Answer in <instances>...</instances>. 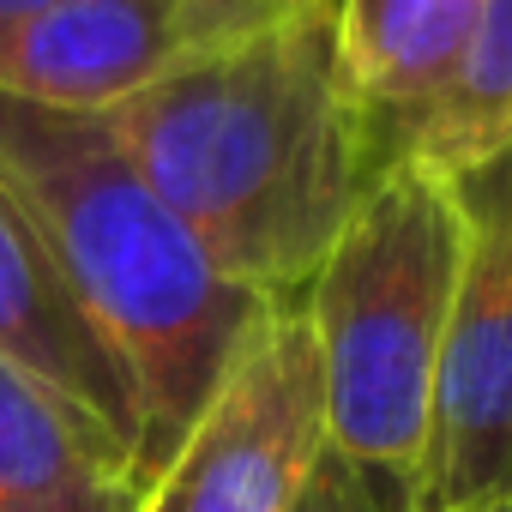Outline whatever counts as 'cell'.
Returning a JSON list of instances; mask_svg holds the SVG:
<instances>
[{"label": "cell", "mask_w": 512, "mask_h": 512, "mask_svg": "<svg viewBox=\"0 0 512 512\" xmlns=\"http://www.w3.org/2000/svg\"><path fill=\"white\" fill-rule=\"evenodd\" d=\"M49 7H61V0H0V37H13L19 25H31V19L49 13Z\"/></svg>", "instance_id": "7c38bea8"}, {"label": "cell", "mask_w": 512, "mask_h": 512, "mask_svg": "<svg viewBox=\"0 0 512 512\" xmlns=\"http://www.w3.org/2000/svg\"><path fill=\"white\" fill-rule=\"evenodd\" d=\"M296 512H410V482L362 470V464H350L344 452L326 446V458H320Z\"/></svg>", "instance_id": "8fae6325"}, {"label": "cell", "mask_w": 512, "mask_h": 512, "mask_svg": "<svg viewBox=\"0 0 512 512\" xmlns=\"http://www.w3.org/2000/svg\"><path fill=\"white\" fill-rule=\"evenodd\" d=\"M0 175L31 205L55 272L139 410V488L175 452L266 302L211 266L103 115L0 91Z\"/></svg>", "instance_id": "7a4b0ae2"}, {"label": "cell", "mask_w": 512, "mask_h": 512, "mask_svg": "<svg viewBox=\"0 0 512 512\" xmlns=\"http://www.w3.org/2000/svg\"><path fill=\"white\" fill-rule=\"evenodd\" d=\"M139 476L79 410L0 362V512H133Z\"/></svg>", "instance_id": "9c48e42d"}, {"label": "cell", "mask_w": 512, "mask_h": 512, "mask_svg": "<svg viewBox=\"0 0 512 512\" xmlns=\"http://www.w3.org/2000/svg\"><path fill=\"white\" fill-rule=\"evenodd\" d=\"M103 121L211 266L260 296L308 290L380 175L338 73L332 0L121 97Z\"/></svg>", "instance_id": "6da1fadb"}, {"label": "cell", "mask_w": 512, "mask_h": 512, "mask_svg": "<svg viewBox=\"0 0 512 512\" xmlns=\"http://www.w3.org/2000/svg\"><path fill=\"white\" fill-rule=\"evenodd\" d=\"M470 247L446 320L410 512H482L512 494V157L458 181Z\"/></svg>", "instance_id": "5b68a950"}, {"label": "cell", "mask_w": 512, "mask_h": 512, "mask_svg": "<svg viewBox=\"0 0 512 512\" xmlns=\"http://www.w3.org/2000/svg\"><path fill=\"white\" fill-rule=\"evenodd\" d=\"M470 19L476 0H332L338 73L380 169L410 151L458 67Z\"/></svg>", "instance_id": "ba28073f"}, {"label": "cell", "mask_w": 512, "mask_h": 512, "mask_svg": "<svg viewBox=\"0 0 512 512\" xmlns=\"http://www.w3.org/2000/svg\"><path fill=\"white\" fill-rule=\"evenodd\" d=\"M326 458V392L302 296L266 302L133 512H296Z\"/></svg>", "instance_id": "277c9868"}, {"label": "cell", "mask_w": 512, "mask_h": 512, "mask_svg": "<svg viewBox=\"0 0 512 512\" xmlns=\"http://www.w3.org/2000/svg\"><path fill=\"white\" fill-rule=\"evenodd\" d=\"M404 157L440 181H470L512 157V0H476L458 67Z\"/></svg>", "instance_id": "30bf717a"}, {"label": "cell", "mask_w": 512, "mask_h": 512, "mask_svg": "<svg viewBox=\"0 0 512 512\" xmlns=\"http://www.w3.org/2000/svg\"><path fill=\"white\" fill-rule=\"evenodd\" d=\"M0 362L25 368L67 410H79L109 446L127 452V464L139 476L133 392H127L121 368L109 362V350L97 344V332L85 326V314L73 308V296L55 272V253L7 175H0Z\"/></svg>", "instance_id": "52a82bcc"}, {"label": "cell", "mask_w": 512, "mask_h": 512, "mask_svg": "<svg viewBox=\"0 0 512 512\" xmlns=\"http://www.w3.org/2000/svg\"><path fill=\"white\" fill-rule=\"evenodd\" d=\"M308 0H61L0 37V91L103 115Z\"/></svg>", "instance_id": "8992f818"}, {"label": "cell", "mask_w": 512, "mask_h": 512, "mask_svg": "<svg viewBox=\"0 0 512 512\" xmlns=\"http://www.w3.org/2000/svg\"><path fill=\"white\" fill-rule=\"evenodd\" d=\"M470 217L458 181L392 157L344 217L302 290L320 356L326 446L362 470L416 482Z\"/></svg>", "instance_id": "3957f363"}, {"label": "cell", "mask_w": 512, "mask_h": 512, "mask_svg": "<svg viewBox=\"0 0 512 512\" xmlns=\"http://www.w3.org/2000/svg\"><path fill=\"white\" fill-rule=\"evenodd\" d=\"M482 512H512V494H506V500H494V506H482Z\"/></svg>", "instance_id": "4fadbf2b"}]
</instances>
